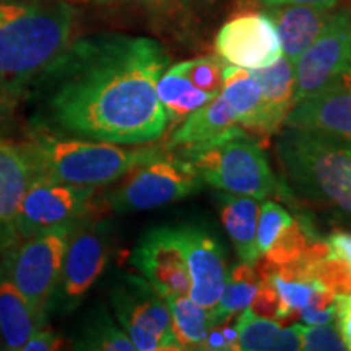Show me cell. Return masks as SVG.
<instances>
[{
  "label": "cell",
  "mask_w": 351,
  "mask_h": 351,
  "mask_svg": "<svg viewBox=\"0 0 351 351\" xmlns=\"http://www.w3.org/2000/svg\"><path fill=\"white\" fill-rule=\"evenodd\" d=\"M169 65L160 43L103 33L70 43L33 83V125L54 134L116 145H147L168 119L156 96Z\"/></svg>",
  "instance_id": "1"
},
{
  "label": "cell",
  "mask_w": 351,
  "mask_h": 351,
  "mask_svg": "<svg viewBox=\"0 0 351 351\" xmlns=\"http://www.w3.org/2000/svg\"><path fill=\"white\" fill-rule=\"evenodd\" d=\"M346 10H348L350 16H351V0H348V3H346Z\"/></svg>",
  "instance_id": "40"
},
{
  "label": "cell",
  "mask_w": 351,
  "mask_h": 351,
  "mask_svg": "<svg viewBox=\"0 0 351 351\" xmlns=\"http://www.w3.org/2000/svg\"><path fill=\"white\" fill-rule=\"evenodd\" d=\"M200 350H208V351H230L231 346L228 343L226 337L223 335L221 327H212L208 330L207 339H205L204 345H202Z\"/></svg>",
  "instance_id": "38"
},
{
  "label": "cell",
  "mask_w": 351,
  "mask_h": 351,
  "mask_svg": "<svg viewBox=\"0 0 351 351\" xmlns=\"http://www.w3.org/2000/svg\"><path fill=\"white\" fill-rule=\"evenodd\" d=\"M219 59L236 67H269L283 56L274 21L267 13H245L226 21L217 34Z\"/></svg>",
  "instance_id": "13"
},
{
  "label": "cell",
  "mask_w": 351,
  "mask_h": 351,
  "mask_svg": "<svg viewBox=\"0 0 351 351\" xmlns=\"http://www.w3.org/2000/svg\"><path fill=\"white\" fill-rule=\"evenodd\" d=\"M340 0H261L265 7H278V5H313L324 8H335Z\"/></svg>",
  "instance_id": "39"
},
{
  "label": "cell",
  "mask_w": 351,
  "mask_h": 351,
  "mask_svg": "<svg viewBox=\"0 0 351 351\" xmlns=\"http://www.w3.org/2000/svg\"><path fill=\"white\" fill-rule=\"evenodd\" d=\"M219 95L243 129H251L261 135L275 134L261 86L252 77L251 70L225 65Z\"/></svg>",
  "instance_id": "19"
},
{
  "label": "cell",
  "mask_w": 351,
  "mask_h": 351,
  "mask_svg": "<svg viewBox=\"0 0 351 351\" xmlns=\"http://www.w3.org/2000/svg\"><path fill=\"white\" fill-rule=\"evenodd\" d=\"M314 239L317 238H315L314 230L311 228L309 223L302 221V218L293 219L291 225L285 226L280 231V234L276 236L269 251L262 254L258 261L252 265L257 271L258 278H269L270 275H274L282 267L298 261Z\"/></svg>",
  "instance_id": "25"
},
{
  "label": "cell",
  "mask_w": 351,
  "mask_h": 351,
  "mask_svg": "<svg viewBox=\"0 0 351 351\" xmlns=\"http://www.w3.org/2000/svg\"><path fill=\"white\" fill-rule=\"evenodd\" d=\"M251 73L261 86L271 127L278 132L285 124L289 109L293 108L296 86L295 62L282 56L269 67L251 70Z\"/></svg>",
  "instance_id": "22"
},
{
  "label": "cell",
  "mask_w": 351,
  "mask_h": 351,
  "mask_svg": "<svg viewBox=\"0 0 351 351\" xmlns=\"http://www.w3.org/2000/svg\"><path fill=\"white\" fill-rule=\"evenodd\" d=\"M26 140L0 135V251L13 241V219L23 197L36 179Z\"/></svg>",
  "instance_id": "15"
},
{
  "label": "cell",
  "mask_w": 351,
  "mask_h": 351,
  "mask_svg": "<svg viewBox=\"0 0 351 351\" xmlns=\"http://www.w3.org/2000/svg\"><path fill=\"white\" fill-rule=\"evenodd\" d=\"M36 179L82 187H104L168 152L166 147L125 148V145L73 138L32 127L26 138Z\"/></svg>",
  "instance_id": "4"
},
{
  "label": "cell",
  "mask_w": 351,
  "mask_h": 351,
  "mask_svg": "<svg viewBox=\"0 0 351 351\" xmlns=\"http://www.w3.org/2000/svg\"><path fill=\"white\" fill-rule=\"evenodd\" d=\"M77 10L62 0H0V104L26 98L72 43Z\"/></svg>",
  "instance_id": "2"
},
{
  "label": "cell",
  "mask_w": 351,
  "mask_h": 351,
  "mask_svg": "<svg viewBox=\"0 0 351 351\" xmlns=\"http://www.w3.org/2000/svg\"><path fill=\"white\" fill-rule=\"evenodd\" d=\"M351 72V16L335 10L322 34L295 62L296 86L293 104L330 86H339Z\"/></svg>",
  "instance_id": "11"
},
{
  "label": "cell",
  "mask_w": 351,
  "mask_h": 351,
  "mask_svg": "<svg viewBox=\"0 0 351 351\" xmlns=\"http://www.w3.org/2000/svg\"><path fill=\"white\" fill-rule=\"evenodd\" d=\"M258 283H261V278L252 265L241 262L239 265L232 267L230 275L226 276L218 304L210 311L212 327L231 320L232 315L247 309L256 295Z\"/></svg>",
  "instance_id": "27"
},
{
  "label": "cell",
  "mask_w": 351,
  "mask_h": 351,
  "mask_svg": "<svg viewBox=\"0 0 351 351\" xmlns=\"http://www.w3.org/2000/svg\"><path fill=\"white\" fill-rule=\"evenodd\" d=\"M104 207L98 187H82L34 179L13 219V239L28 238L52 228L77 225Z\"/></svg>",
  "instance_id": "10"
},
{
  "label": "cell",
  "mask_w": 351,
  "mask_h": 351,
  "mask_svg": "<svg viewBox=\"0 0 351 351\" xmlns=\"http://www.w3.org/2000/svg\"><path fill=\"white\" fill-rule=\"evenodd\" d=\"M217 205L225 230L230 236L239 261L254 265L261 257L257 251V199L238 194H217Z\"/></svg>",
  "instance_id": "21"
},
{
  "label": "cell",
  "mask_w": 351,
  "mask_h": 351,
  "mask_svg": "<svg viewBox=\"0 0 351 351\" xmlns=\"http://www.w3.org/2000/svg\"><path fill=\"white\" fill-rule=\"evenodd\" d=\"M181 124L171 135L166 148L173 150V155L182 160H189L210 145L244 132L243 127L234 121L221 95H217L207 104L187 116Z\"/></svg>",
  "instance_id": "16"
},
{
  "label": "cell",
  "mask_w": 351,
  "mask_h": 351,
  "mask_svg": "<svg viewBox=\"0 0 351 351\" xmlns=\"http://www.w3.org/2000/svg\"><path fill=\"white\" fill-rule=\"evenodd\" d=\"M236 330L239 350L244 351H298L302 346L298 324L283 328L275 320L257 317L247 309L236 322Z\"/></svg>",
  "instance_id": "23"
},
{
  "label": "cell",
  "mask_w": 351,
  "mask_h": 351,
  "mask_svg": "<svg viewBox=\"0 0 351 351\" xmlns=\"http://www.w3.org/2000/svg\"><path fill=\"white\" fill-rule=\"evenodd\" d=\"M285 125L322 132L351 143V90L332 86L293 104Z\"/></svg>",
  "instance_id": "17"
},
{
  "label": "cell",
  "mask_w": 351,
  "mask_h": 351,
  "mask_svg": "<svg viewBox=\"0 0 351 351\" xmlns=\"http://www.w3.org/2000/svg\"><path fill=\"white\" fill-rule=\"evenodd\" d=\"M169 307L173 328L182 350H200L212 328L210 311L189 295L165 298Z\"/></svg>",
  "instance_id": "28"
},
{
  "label": "cell",
  "mask_w": 351,
  "mask_h": 351,
  "mask_svg": "<svg viewBox=\"0 0 351 351\" xmlns=\"http://www.w3.org/2000/svg\"><path fill=\"white\" fill-rule=\"evenodd\" d=\"M298 330L301 335V350L307 351H345L346 345L341 340L339 330L333 324L324 326H300Z\"/></svg>",
  "instance_id": "33"
},
{
  "label": "cell",
  "mask_w": 351,
  "mask_h": 351,
  "mask_svg": "<svg viewBox=\"0 0 351 351\" xmlns=\"http://www.w3.org/2000/svg\"><path fill=\"white\" fill-rule=\"evenodd\" d=\"M223 62H225L223 59L207 56L176 64L174 67L200 91L210 96H217L223 86V70H225Z\"/></svg>",
  "instance_id": "30"
},
{
  "label": "cell",
  "mask_w": 351,
  "mask_h": 351,
  "mask_svg": "<svg viewBox=\"0 0 351 351\" xmlns=\"http://www.w3.org/2000/svg\"><path fill=\"white\" fill-rule=\"evenodd\" d=\"M326 243L330 249V254L335 257L343 258L351 267V231L337 230L328 234Z\"/></svg>",
  "instance_id": "37"
},
{
  "label": "cell",
  "mask_w": 351,
  "mask_h": 351,
  "mask_svg": "<svg viewBox=\"0 0 351 351\" xmlns=\"http://www.w3.org/2000/svg\"><path fill=\"white\" fill-rule=\"evenodd\" d=\"M200 179L230 194L263 200L280 192L265 153L247 132L210 145L189 158Z\"/></svg>",
  "instance_id": "5"
},
{
  "label": "cell",
  "mask_w": 351,
  "mask_h": 351,
  "mask_svg": "<svg viewBox=\"0 0 351 351\" xmlns=\"http://www.w3.org/2000/svg\"><path fill=\"white\" fill-rule=\"evenodd\" d=\"M156 96L165 109L168 124H181L187 116L215 98L192 85L174 65L166 69L163 75L158 78Z\"/></svg>",
  "instance_id": "24"
},
{
  "label": "cell",
  "mask_w": 351,
  "mask_h": 351,
  "mask_svg": "<svg viewBox=\"0 0 351 351\" xmlns=\"http://www.w3.org/2000/svg\"><path fill=\"white\" fill-rule=\"evenodd\" d=\"M46 326V315L29 304L0 263V350L20 351L34 332Z\"/></svg>",
  "instance_id": "20"
},
{
  "label": "cell",
  "mask_w": 351,
  "mask_h": 351,
  "mask_svg": "<svg viewBox=\"0 0 351 351\" xmlns=\"http://www.w3.org/2000/svg\"><path fill=\"white\" fill-rule=\"evenodd\" d=\"M293 217L276 202H265L257 217V251L265 254L285 226L291 225Z\"/></svg>",
  "instance_id": "31"
},
{
  "label": "cell",
  "mask_w": 351,
  "mask_h": 351,
  "mask_svg": "<svg viewBox=\"0 0 351 351\" xmlns=\"http://www.w3.org/2000/svg\"><path fill=\"white\" fill-rule=\"evenodd\" d=\"M98 2H112V0H98Z\"/></svg>",
  "instance_id": "41"
},
{
  "label": "cell",
  "mask_w": 351,
  "mask_h": 351,
  "mask_svg": "<svg viewBox=\"0 0 351 351\" xmlns=\"http://www.w3.org/2000/svg\"><path fill=\"white\" fill-rule=\"evenodd\" d=\"M265 280H269L274 285L280 296V302H282L278 320H296L298 311L304 309L313 300L314 293L317 291L319 287H322L313 278L287 280L276 274L270 275Z\"/></svg>",
  "instance_id": "29"
},
{
  "label": "cell",
  "mask_w": 351,
  "mask_h": 351,
  "mask_svg": "<svg viewBox=\"0 0 351 351\" xmlns=\"http://www.w3.org/2000/svg\"><path fill=\"white\" fill-rule=\"evenodd\" d=\"M130 263L163 298L191 291L186 247L179 226H156L145 232L130 254Z\"/></svg>",
  "instance_id": "12"
},
{
  "label": "cell",
  "mask_w": 351,
  "mask_h": 351,
  "mask_svg": "<svg viewBox=\"0 0 351 351\" xmlns=\"http://www.w3.org/2000/svg\"><path fill=\"white\" fill-rule=\"evenodd\" d=\"M280 307H282V302H280V296L274 285L269 280H261L256 295L247 307L249 313L262 319L278 320Z\"/></svg>",
  "instance_id": "34"
},
{
  "label": "cell",
  "mask_w": 351,
  "mask_h": 351,
  "mask_svg": "<svg viewBox=\"0 0 351 351\" xmlns=\"http://www.w3.org/2000/svg\"><path fill=\"white\" fill-rule=\"evenodd\" d=\"M335 327L351 351V293L335 296Z\"/></svg>",
  "instance_id": "35"
},
{
  "label": "cell",
  "mask_w": 351,
  "mask_h": 351,
  "mask_svg": "<svg viewBox=\"0 0 351 351\" xmlns=\"http://www.w3.org/2000/svg\"><path fill=\"white\" fill-rule=\"evenodd\" d=\"M109 301L116 320L129 335L135 350H182L165 298L143 276L130 274L119 276L112 285Z\"/></svg>",
  "instance_id": "8"
},
{
  "label": "cell",
  "mask_w": 351,
  "mask_h": 351,
  "mask_svg": "<svg viewBox=\"0 0 351 351\" xmlns=\"http://www.w3.org/2000/svg\"><path fill=\"white\" fill-rule=\"evenodd\" d=\"M204 186L191 161L169 150L150 163L130 171L121 186L103 195L104 208L114 213H134L163 207L195 194Z\"/></svg>",
  "instance_id": "7"
},
{
  "label": "cell",
  "mask_w": 351,
  "mask_h": 351,
  "mask_svg": "<svg viewBox=\"0 0 351 351\" xmlns=\"http://www.w3.org/2000/svg\"><path fill=\"white\" fill-rule=\"evenodd\" d=\"M60 346H62V339L56 332L43 327L26 340V343L20 351H54L59 350Z\"/></svg>",
  "instance_id": "36"
},
{
  "label": "cell",
  "mask_w": 351,
  "mask_h": 351,
  "mask_svg": "<svg viewBox=\"0 0 351 351\" xmlns=\"http://www.w3.org/2000/svg\"><path fill=\"white\" fill-rule=\"evenodd\" d=\"M276 160L288 187L315 207L351 219V143L322 132L285 125Z\"/></svg>",
  "instance_id": "3"
},
{
  "label": "cell",
  "mask_w": 351,
  "mask_h": 351,
  "mask_svg": "<svg viewBox=\"0 0 351 351\" xmlns=\"http://www.w3.org/2000/svg\"><path fill=\"white\" fill-rule=\"evenodd\" d=\"M52 228L13 241L0 251V263L38 313L49 317L51 302L59 285L60 271L73 228Z\"/></svg>",
  "instance_id": "6"
},
{
  "label": "cell",
  "mask_w": 351,
  "mask_h": 351,
  "mask_svg": "<svg viewBox=\"0 0 351 351\" xmlns=\"http://www.w3.org/2000/svg\"><path fill=\"white\" fill-rule=\"evenodd\" d=\"M309 278L319 282L335 296L351 293V267L343 258L332 256V254L315 263Z\"/></svg>",
  "instance_id": "32"
},
{
  "label": "cell",
  "mask_w": 351,
  "mask_h": 351,
  "mask_svg": "<svg viewBox=\"0 0 351 351\" xmlns=\"http://www.w3.org/2000/svg\"><path fill=\"white\" fill-rule=\"evenodd\" d=\"M179 228L191 275L189 296L205 309L212 311L218 304L228 276L225 249L208 228L200 225Z\"/></svg>",
  "instance_id": "14"
},
{
  "label": "cell",
  "mask_w": 351,
  "mask_h": 351,
  "mask_svg": "<svg viewBox=\"0 0 351 351\" xmlns=\"http://www.w3.org/2000/svg\"><path fill=\"white\" fill-rule=\"evenodd\" d=\"M73 348L86 351H137L124 328L111 317L104 306L96 307L88 314L75 333Z\"/></svg>",
  "instance_id": "26"
},
{
  "label": "cell",
  "mask_w": 351,
  "mask_h": 351,
  "mask_svg": "<svg viewBox=\"0 0 351 351\" xmlns=\"http://www.w3.org/2000/svg\"><path fill=\"white\" fill-rule=\"evenodd\" d=\"M111 252L112 225L109 219L93 215L77 223L70 234L51 311L69 314L80 306L106 270Z\"/></svg>",
  "instance_id": "9"
},
{
  "label": "cell",
  "mask_w": 351,
  "mask_h": 351,
  "mask_svg": "<svg viewBox=\"0 0 351 351\" xmlns=\"http://www.w3.org/2000/svg\"><path fill=\"white\" fill-rule=\"evenodd\" d=\"M267 15L274 21L282 43L283 56L291 62L322 34L333 19V8L313 5L267 7Z\"/></svg>",
  "instance_id": "18"
}]
</instances>
